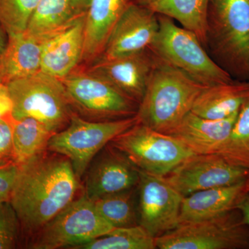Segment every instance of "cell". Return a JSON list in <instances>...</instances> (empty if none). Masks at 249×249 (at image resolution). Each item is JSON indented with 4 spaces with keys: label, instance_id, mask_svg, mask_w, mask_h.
Wrapping results in <instances>:
<instances>
[{
    "label": "cell",
    "instance_id": "6da1fadb",
    "mask_svg": "<svg viewBox=\"0 0 249 249\" xmlns=\"http://www.w3.org/2000/svg\"><path fill=\"white\" fill-rule=\"evenodd\" d=\"M48 150L19 165L10 203L26 232H36L76 199L80 180L70 160Z\"/></svg>",
    "mask_w": 249,
    "mask_h": 249
},
{
    "label": "cell",
    "instance_id": "7a4b0ae2",
    "mask_svg": "<svg viewBox=\"0 0 249 249\" xmlns=\"http://www.w3.org/2000/svg\"><path fill=\"white\" fill-rule=\"evenodd\" d=\"M206 87L155 55L145 94L139 105V122L169 134L191 111Z\"/></svg>",
    "mask_w": 249,
    "mask_h": 249
},
{
    "label": "cell",
    "instance_id": "3957f363",
    "mask_svg": "<svg viewBox=\"0 0 249 249\" xmlns=\"http://www.w3.org/2000/svg\"><path fill=\"white\" fill-rule=\"evenodd\" d=\"M158 18L160 28L150 47L156 56L205 86L233 81L206 53L194 33L176 25L171 18L160 15Z\"/></svg>",
    "mask_w": 249,
    "mask_h": 249
},
{
    "label": "cell",
    "instance_id": "277c9868",
    "mask_svg": "<svg viewBox=\"0 0 249 249\" xmlns=\"http://www.w3.org/2000/svg\"><path fill=\"white\" fill-rule=\"evenodd\" d=\"M12 119L34 118L56 133L67 127L74 111L61 79L40 71L7 84Z\"/></svg>",
    "mask_w": 249,
    "mask_h": 249
},
{
    "label": "cell",
    "instance_id": "5b68a950",
    "mask_svg": "<svg viewBox=\"0 0 249 249\" xmlns=\"http://www.w3.org/2000/svg\"><path fill=\"white\" fill-rule=\"evenodd\" d=\"M138 122L137 115L93 121L74 112L67 127L52 136L47 150L66 157L80 181L95 157L113 139Z\"/></svg>",
    "mask_w": 249,
    "mask_h": 249
},
{
    "label": "cell",
    "instance_id": "8992f818",
    "mask_svg": "<svg viewBox=\"0 0 249 249\" xmlns=\"http://www.w3.org/2000/svg\"><path fill=\"white\" fill-rule=\"evenodd\" d=\"M231 71L249 78V0H211L208 37Z\"/></svg>",
    "mask_w": 249,
    "mask_h": 249
},
{
    "label": "cell",
    "instance_id": "52a82bcc",
    "mask_svg": "<svg viewBox=\"0 0 249 249\" xmlns=\"http://www.w3.org/2000/svg\"><path fill=\"white\" fill-rule=\"evenodd\" d=\"M61 80L72 109L85 119L112 121L137 115L138 103L83 66Z\"/></svg>",
    "mask_w": 249,
    "mask_h": 249
},
{
    "label": "cell",
    "instance_id": "ba28073f",
    "mask_svg": "<svg viewBox=\"0 0 249 249\" xmlns=\"http://www.w3.org/2000/svg\"><path fill=\"white\" fill-rule=\"evenodd\" d=\"M114 229L83 194L34 234L30 248L77 249Z\"/></svg>",
    "mask_w": 249,
    "mask_h": 249
},
{
    "label": "cell",
    "instance_id": "9c48e42d",
    "mask_svg": "<svg viewBox=\"0 0 249 249\" xmlns=\"http://www.w3.org/2000/svg\"><path fill=\"white\" fill-rule=\"evenodd\" d=\"M139 170L165 177L195 155L178 139L137 123L110 142Z\"/></svg>",
    "mask_w": 249,
    "mask_h": 249
},
{
    "label": "cell",
    "instance_id": "30bf717a",
    "mask_svg": "<svg viewBox=\"0 0 249 249\" xmlns=\"http://www.w3.org/2000/svg\"><path fill=\"white\" fill-rule=\"evenodd\" d=\"M232 211L198 222L182 223L156 237L160 249H235L249 248V231Z\"/></svg>",
    "mask_w": 249,
    "mask_h": 249
},
{
    "label": "cell",
    "instance_id": "8fae6325",
    "mask_svg": "<svg viewBox=\"0 0 249 249\" xmlns=\"http://www.w3.org/2000/svg\"><path fill=\"white\" fill-rule=\"evenodd\" d=\"M139 223L154 237L178 225L183 196L165 177L139 170Z\"/></svg>",
    "mask_w": 249,
    "mask_h": 249
},
{
    "label": "cell",
    "instance_id": "7c38bea8",
    "mask_svg": "<svg viewBox=\"0 0 249 249\" xmlns=\"http://www.w3.org/2000/svg\"><path fill=\"white\" fill-rule=\"evenodd\" d=\"M249 170L231 164L219 154L192 155L165 178L183 196L245 181Z\"/></svg>",
    "mask_w": 249,
    "mask_h": 249
},
{
    "label": "cell",
    "instance_id": "4fadbf2b",
    "mask_svg": "<svg viewBox=\"0 0 249 249\" xmlns=\"http://www.w3.org/2000/svg\"><path fill=\"white\" fill-rule=\"evenodd\" d=\"M83 178V195L93 201L135 188L139 181V170L109 143L95 157Z\"/></svg>",
    "mask_w": 249,
    "mask_h": 249
},
{
    "label": "cell",
    "instance_id": "5bb4252c",
    "mask_svg": "<svg viewBox=\"0 0 249 249\" xmlns=\"http://www.w3.org/2000/svg\"><path fill=\"white\" fill-rule=\"evenodd\" d=\"M155 62V54L148 49L114 58H98L83 67L139 105Z\"/></svg>",
    "mask_w": 249,
    "mask_h": 249
},
{
    "label": "cell",
    "instance_id": "9a60e30c",
    "mask_svg": "<svg viewBox=\"0 0 249 249\" xmlns=\"http://www.w3.org/2000/svg\"><path fill=\"white\" fill-rule=\"evenodd\" d=\"M159 28L158 15L137 1L132 3L116 23L98 58H114L150 49Z\"/></svg>",
    "mask_w": 249,
    "mask_h": 249
},
{
    "label": "cell",
    "instance_id": "2e32d148",
    "mask_svg": "<svg viewBox=\"0 0 249 249\" xmlns=\"http://www.w3.org/2000/svg\"><path fill=\"white\" fill-rule=\"evenodd\" d=\"M85 16L42 42L41 71L62 79L80 66L84 52Z\"/></svg>",
    "mask_w": 249,
    "mask_h": 249
},
{
    "label": "cell",
    "instance_id": "e0dca14e",
    "mask_svg": "<svg viewBox=\"0 0 249 249\" xmlns=\"http://www.w3.org/2000/svg\"><path fill=\"white\" fill-rule=\"evenodd\" d=\"M237 114L213 120L190 111L168 134L181 141L196 155L217 154L229 137Z\"/></svg>",
    "mask_w": 249,
    "mask_h": 249
},
{
    "label": "cell",
    "instance_id": "ac0fdd59",
    "mask_svg": "<svg viewBox=\"0 0 249 249\" xmlns=\"http://www.w3.org/2000/svg\"><path fill=\"white\" fill-rule=\"evenodd\" d=\"M137 0H90L85 22V45L82 63L101 56L113 28L126 9Z\"/></svg>",
    "mask_w": 249,
    "mask_h": 249
},
{
    "label": "cell",
    "instance_id": "d6986e66",
    "mask_svg": "<svg viewBox=\"0 0 249 249\" xmlns=\"http://www.w3.org/2000/svg\"><path fill=\"white\" fill-rule=\"evenodd\" d=\"M245 181L230 186L203 190L183 196L178 224L212 219L234 211L239 199L245 194Z\"/></svg>",
    "mask_w": 249,
    "mask_h": 249
},
{
    "label": "cell",
    "instance_id": "ffe728a7",
    "mask_svg": "<svg viewBox=\"0 0 249 249\" xmlns=\"http://www.w3.org/2000/svg\"><path fill=\"white\" fill-rule=\"evenodd\" d=\"M9 36L7 46L0 56V81L32 76L41 71L42 42L25 31Z\"/></svg>",
    "mask_w": 249,
    "mask_h": 249
},
{
    "label": "cell",
    "instance_id": "44dd1931",
    "mask_svg": "<svg viewBox=\"0 0 249 249\" xmlns=\"http://www.w3.org/2000/svg\"><path fill=\"white\" fill-rule=\"evenodd\" d=\"M249 97V81H232L206 87L196 98L191 111L196 115L220 120L238 112Z\"/></svg>",
    "mask_w": 249,
    "mask_h": 249
},
{
    "label": "cell",
    "instance_id": "7402d4cb",
    "mask_svg": "<svg viewBox=\"0 0 249 249\" xmlns=\"http://www.w3.org/2000/svg\"><path fill=\"white\" fill-rule=\"evenodd\" d=\"M86 10L70 0H40L26 32L40 42L70 27L86 15Z\"/></svg>",
    "mask_w": 249,
    "mask_h": 249
},
{
    "label": "cell",
    "instance_id": "603a6c76",
    "mask_svg": "<svg viewBox=\"0 0 249 249\" xmlns=\"http://www.w3.org/2000/svg\"><path fill=\"white\" fill-rule=\"evenodd\" d=\"M211 0H137L156 14L178 21L194 33L202 45L208 40L209 10Z\"/></svg>",
    "mask_w": 249,
    "mask_h": 249
},
{
    "label": "cell",
    "instance_id": "cb8c5ba5",
    "mask_svg": "<svg viewBox=\"0 0 249 249\" xmlns=\"http://www.w3.org/2000/svg\"><path fill=\"white\" fill-rule=\"evenodd\" d=\"M54 134L34 118L13 119V160L20 165L45 153Z\"/></svg>",
    "mask_w": 249,
    "mask_h": 249
},
{
    "label": "cell",
    "instance_id": "d4e9b609",
    "mask_svg": "<svg viewBox=\"0 0 249 249\" xmlns=\"http://www.w3.org/2000/svg\"><path fill=\"white\" fill-rule=\"evenodd\" d=\"M93 202L98 213L114 228L131 227L139 224L134 188L101 196Z\"/></svg>",
    "mask_w": 249,
    "mask_h": 249
},
{
    "label": "cell",
    "instance_id": "484cf974",
    "mask_svg": "<svg viewBox=\"0 0 249 249\" xmlns=\"http://www.w3.org/2000/svg\"><path fill=\"white\" fill-rule=\"evenodd\" d=\"M217 154L231 164L249 170V97L241 106L231 133Z\"/></svg>",
    "mask_w": 249,
    "mask_h": 249
},
{
    "label": "cell",
    "instance_id": "4316f807",
    "mask_svg": "<svg viewBox=\"0 0 249 249\" xmlns=\"http://www.w3.org/2000/svg\"><path fill=\"white\" fill-rule=\"evenodd\" d=\"M155 237L140 224L115 228L107 235L80 246V249H154Z\"/></svg>",
    "mask_w": 249,
    "mask_h": 249
},
{
    "label": "cell",
    "instance_id": "83f0119b",
    "mask_svg": "<svg viewBox=\"0 0 249 249\" xmlns=\"http://www.w3.org/2000/svg\"><path fill=\"white\" fill-rule=\"evenodd\" d=\"M40 0H0V24L11 34L27 29L31 15Z\"/></svg>",
    "mask_w": 249,
    "mask_h": 249
},
{
    "label": "cell",
    "instance_id": "f1b7e54d",
    "mask_svg": "<svg viewBox=\"0 0 249 249\" xmlns=\"http://www.w3.org/2000/svg\"><path fill=\"white\" fill-rule=\"evenodd\" d=\"M21 225L10 201L0 202V249H15Z\"/></svg>",
    "mask_w": 249,
    "mask_h": 249
},
{
    "label": "cell",
    "instance_id": "f546056e",
    "mask_svg": "<svg viewBox=\"0 0 249 249\" xmlns=\"http://www.w3.org/2000/svg\"><path fill=\"white\" fill-rule=\"evenodd\" d=\"M19 171L11 159H0V202L10 201Z\"/></svg>",
    "mask_w": 249,
    "mask_h": 249
},
{
    "label": "cell",
    "instance_id": "4dcf8cb0",
    "mask_svg": "<svg viewBox=\"0 0 249 249\" xmlns=\"http://www.w3.org/2000/svg\"><path fill=\"white\" fill-rule=\"evenodd\" d=\"M13 119L0 121V159L13 160Z\"/></svg>",
    "mask_w": 249,
    "mask_h": 249
},
{
    "label": "cell",
    "instance_id": "1f68e13d",
    "mask_svg": "<svg viewBox=\"0 0 249 249\" xmlns=\"http://www.w3.org/2000/svg\"><path fill=\"white\" fill-rule=\"evenodd\" d=\"M13 101L7 85L0 81V121L12 118Z\"/></svg>",
    "mask_w": 249,
    "mask_h": 249
},
{
    "label": "cell",
    "instance_id": "d6a6232c",
    "mask_svg": "<svg viewBox=\"0 0 249 249\" xmlns=\"http://www.w3.org/2000/svg\"><path fill=\"white\" fill-rule=\"evenodd\" d=\"M242 214V221L246 226L249 227V192L246 193L239 199L235 206Z\"/></svg>",
    "mask_w": 249,
    "mask_h": 249
},
{
    "label": "cell",
    "instance_id": "836d02e7",
    "mask_svg": "<svg viewBox=\"0 0 249 249\" xmlns=\"http://www.w3.org/2000/svg\"><path fill=\"white\" fill-rule=\"evenodd\" d=\"M9 36L4 28L0 24V56L4 53L5 49L7 46Z\"/></svg>",
    "mask_w": 249,
    "mask_h": 249
},
{
    "label": "cell",
    "instance_id": "e575fe53",
    "mask_svg": "<svg viewBox=\"0 0 249 249\" xmlns=\"http://www.w3.org/2000/svg\"><path fill=\"white\" fill-rule=\"evenodd\" d=\"M73 3L83 8V9L88 10V6L90 3V0H70Z\"/></svg>",
    "mask_w": 249,
    "mask_h": 249
},
{
    "label": "cell",
    "instance_id": "d590c367",
    "mask_svg": "<svg viewBox=\"0 0 249 249\" xmlns=\"http://www.w3.org/2000/svg\"><path fill=\"white\" fill-rule=\"evenodd\" d=\"M244 191H245V193L249 192V174L245 179V183H244Z\"/></svg>",
    "mask_w": 249,
    "mask_h": 249
}]
</instances>
